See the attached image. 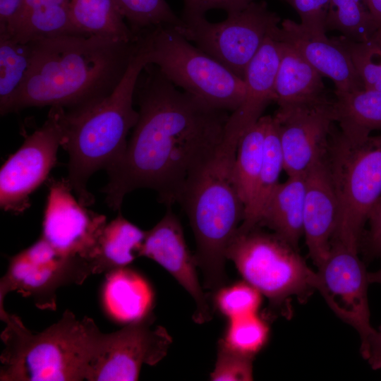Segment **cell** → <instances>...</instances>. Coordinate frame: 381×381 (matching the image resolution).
<instances>
[{"label":"cell","mask_w":381,"mask_h":381,"mask_svg":"<svg viewBox=\"0 0 381 381\" xmlns=\"http://www.w3.org/2000/svg\"><path fill=\"white\" fill-rule=\"evenodd\" d=\"M139 38L126 73L110 95L73 110L56 107L63 133L61 147L69 155L66 180L85 207L95 201L87 189L88 179L98 170L107 171L121 159L127 135L138 120L133 97L140 75L149 64L144 41Z\"/></svg>","instance_id":"obj_3"},{"label":"cell","mask_w":381,"mask_h":381,"mask_svg":"<svg viewBox=\"0 0 381 381\" xmlns=\"http://www.w3.org/2000/svg\"><path fill=\"white\" fill-rule=\"evenodd\" d=\"M284 171L305 175L327 156L334 122L332 100L276 111Z\"/></svg>","instance_id":"obj_15"},{"label":"cell","mask_w":381,"mask_h":381,"mask_svg":"<svg viewBox=\"0 0 381 381\" xmlns=\"http://www.w3.org/2000/svg\"><path fill=\"white\" fill-rule=\"evenodd\" d=\"M338 219V200L325 157L306 174L303 235L318 267L329 255Z\"/></svg>","instance_id":"obj_18"},{"label":"cell","mask_w":381,"mask_h":381,"mask_svg":"<svg viewBox=\"0 0 381 381\" xmlns=\"http://www.w3.org/2000/svg\"><path fill=\"white\" fill-rule=\"evenodd\" d=\"M368 4L377 27L376 35L381 38V0H367Z\"/></svg>","instance_id":"obj_41"},{"label":"cell","mask_w":381,"mask_h":381,"mask_svg":"<svg viewBox=\"0 0 381 381\" xmlns=\"http://www.w3.org/2000/svg\"><path fill=\"white\" fill-rule=\"evenodd\" d=\"M332 110L340 132L352 140H363L381 129V91L334 92Z\"/></svg>","instance_id":"obj_25"},{"label":"cell","mask_w":381,"mask_h":381,"mask_svg":"<svg viewBox=\"0 0 381 381\" xmlns=\"http://www.w3.org/2000/svg\"><path fill=\"white\" fill-rule=\"evenodd\" d=\"M368 248L371 255H381V196L371 208L368 220Z\"/></svg>","instance_id":"obj_39"},{"label":"cell","mask_w":381,"mask_h":381,"mask_svg":"<svg viewBox=\"0 0 381 381\" xmlns=\"http://www.w3.org/2000/svg\"><path fill=\"white\" fill-rule=\"evenodd\" d=\"M63 133L56 107L50 108L43 125L26 137L0 171V206L5 212L22 213L30 195L44 182L56 163Z\"/></svg>","instance_id":"obj_13"},{"label":"cell","mask_w":381,"mask_h":381,"mask_svg":"<svg viewBox=\"0 0 381 381\" xmlns=\"http://www.w3.org/2000/svg\"><path fill=\"white\" fill-rule=\"evenodd\" d=\"M81 35L71 18L70 0H25L13 37L23 42Z\"/></svg>","instance_id":"obj_23"},{"label":"cell","mask_w":381,"mask_h":381,"mask_svg":"<svg viewBox=\"0 0 381 381\" xmlns=\"http://www.w3.org/2000/svg\"><path fill=\"white\" fill-rule=\"evenodd\" d=\"M28 75L2 116L28 107H83L110 95L138 49L139 37L124 42L69 35L31 42Z\"/></svg>","instance_id":"obj_2"},{"label":"cell","mask_w":381,"mask_h":381,"mask_svg":"<svg viewBox=\"0 0 381 381\" xmlns=\"http://www.w3.org/2000/svg\"><path fill=\"white\" fill-rule=\"evenodd\" d=\"M297 12L301 24L318 32L326 33L325 23L329 0H284Z\"/></svg>","instance_id":"obj_36"},{"label":"cell","mask_w":381,"mask_h":381,"mask_svg":"<svg viewBox=\"0 0 381 381\" xmlns=\"http://www.w3.org/2000/svg\"><path fill=\"white\" fill-rule=\"evenodd\" d=\"M172 338L153 326L150 314L111 332H102L87 371L88 381L138 380L143 365H155L167 355Z\"/></svg>","instance_id":"obj_11"},{"label":"cell","mask_w":381,"mask_h":381,"mask_svg":"<svg viewBox=\"0 0 381 381\" xmlns=\"http://www.w3.org/2000/svg\"><path fill=\"white\" fill-rule=\"evenodd\" d=\"M103 300L112 318L129 323L150 314L153 293L142 276L123 267L109 272L104 286Z\"/></svg>","instance_id":"obj_22"},{"label":"cell","mask_w":381,"mask_h":381,"mask_svg":"<svg viewBox=\"0 0 381 381\" xmlns=\"http://www.w3.org/2000/svg\"><path fill=\"white\" fill-rule=\"evenodd\" d=\"M71 20L83 35L133 42L136 36L115 0H70Z\"/></svg>","instance_id":"obj_26"},{"label":"cell","mask_w":381,"mask_h":381,"mask_svg":"<svg viewBox=\"0 0 381 381\" xmlns=\"http://www.w3.org/2000/svg\"><path fill=\"white\" fill-rule=\"evenodd\" d=\"M140 35L149 64L156 66L175 86L229 112L242 103L244 80L194 46L173 27L159 26Z\"/></svg>","instance_id":"obj_7"},{"label":"cell","mask_w":381,"mask_h":381,"mask_svg":"<svg viewBox=\"0 0 381 381\" xmlns=\"http://www.w3.org/2000/svg\"><path fill=\"white\" fill-rule=\"evenodd\" d=\"M275 38L295 48L322 76L330 78L336 91L353 92L364 89L347 50L336 37L310 30L301 23L284 20Z\"/></svg>","instance_id":"obj_17"},{"label":"cell","mask_w":381,"mask_h":381,"mask_svg":"<svg viewBox=\"0 0 381 381\" xmlns=\"http://www.w3.org/2000/svg\"><path fill=\"white\" fill-rule=\"evenodd\" d=\"M254 0H184L183 15H204L206 11L223 9L227 13L239 11Z\"/></svg>","instance_id":"obj_37"},{"label":"cell","mask_w":381,"mask_h":381,"mask_svg":"<svg viewBox=\"0 0 381 381\" xmlns=\"http://www.w3.org/2000/svg\"><path fill=\"white\" fill-rule=\"evenodd\" d=\"M32 42L0 36V112L23 84L32 61Z\"/></svg>","instance_id":"obj_30"},{"label":"cell","mask_w":381,"mask_h":381,"mask_svg":"<svg viewBox=\"0 0 381 381\" xmlns=\"http://www.w3.org/2000/svg\"><path fill=\"white\" fill-rule=\"evenodd\" d=\"M325 30H337L351 40L364 42L373 38L377 27L367 0H329Z\"/></svg>","instance_id":"obj_29"},{"label":"cell","mask_w":381,"mask_h":381,"mask_svg":"<svg viewBox=\"0 0 381 381\" xmlns=\"http://www.w3.org/2000/svg\"><path fill=\"white\" fill-rule=\"evenodd\" d=\"M214 293V306L228 320L257 313L262 302L261 293L245 280L224 285Z\"/></svg>","instance_id":"obj_34"},{"label":"cell","mask_w":381,"mask_h":381,"mask_svg":"<svg viewBox=\"0 0 381 381\" xmlns=\"http://www.w3.org/2000/svg\"><path fill=\"white\" fill-rule=\"evenodd\" d=\"M278 41L280 57L274 85L278 110L328 100L322 75L291 45Z\"/></svg>","instance_id":"obj_20"},{"label":"cell","mask_w":381,"mask_h":381,"mask_svg":"<svg viewBox=\"0 0 381 381\" xmlns=\"http://www.w3.org/2000/svg\"><path fill=\"white\" fill-rule=\"evenodd\" d=\"M241 136L226 124L222 140L191 177L179 202L194 234V257L204 286L214 292L226 284V250L244 217L233 175Z\"/></svg>","instance_id":"obj_4"},{"label":"cell","mask_w":381,"mask_h":381,"mask_svg":"<svg viewBox=\"0 0 381 381\" xmlns=\"http://www.w3.org/2000/svg\"><path fill=\"white\" fill-rule=\"evenodd\" d=\"M135 35L159 26L175 27L181 22L165 0H115Z\"/></svg>","instance_id":"obj_31"},{"label":"cell","mask_w":381,"mask_h":381,"mask_svg":"<svg viewBox=\"0 0 381 381\" xmlns=\"http://www.w3.org/2000/svg\"><path fill=\"white\" fill-rule=\"evenodd\" d=\"M369 283H376L381 284V268L373 272L368 273Z\"/></svg>","instance_id":"obj_42"},{"label":"cell","mask_w":381,"mask_h":381,"mask_svg":"<svg viewBox=\"0 0 381 381\" xmlns=\"http://www.w3.org/2000/svg\"><path fill=\"white\" fill-rule=\"evenodd\" d=\"M140 256L157 262L191 296L195 303V322L202 324L211 320L210 304L198 279L194 255L186 245L180 220L171 207L153 228L145 231Z\"/></svg>","instance_id":"obj_16"},{"label":"cell","mask_w":381,"mask_h":381,"mask_svg":"<svg viewBox=\"0 0 381 381\" xmlns=\"http://www.w3.org/2000/svg\"><path fill=\"white\" fill-rule=\"evenodd\" d=\"M336 38L349 52L364 89L381 91V39L375 35L358 42L344 36Z\"/></svg>","instance_id":"obj_33"},{"label":"cell","mask_w":381,"mask_h":381,"mask_svg":"<svg viewBox=\"0 0 381 381\" xmlns=\"http://www.w3.org/2000/svg\"><path fill=\"white\" fill-rule=\"evenodd\" d=\"M94 274L91 264L80 258L64 256L42 237L13 256L0 282V313L6 295L13 291L31 297L40 309L55 310L56 290L80 284Z\"/></svg>","instance_id":"obj_10"},{"label":"cell","mask_w":381,"mask_h":381,"mask_svg":"<svg viewBox=\"0 0 381 381\" xmlns=\"http://www.w3.org/2000/svg\"><path fill=\"white\" fill-rule=\"evenodd\" d=\"M254 357L241 353L220 339L214 368L210 374L213 381H250L253 380Z\"/></svg>","instance_id":"obj_35"},{"label":"cell","mask_w":381,"mask_h":381,"mask_svg":"<svg viewBox=\"0 0 381 381\" xmlns=\"http://www.w3.org/2000/svg\"><path fill=\"white\" fill-rule=\"evenodd\" d=\"M358 252L332 241L329 255L318 267L316 290L335 315L358 332L360 351L365 358L376 329L370 323L368 272Z\"/></svg>","instance_id":"obj_12"},{"label":"cell","mask_w":381,"mask_h":381,"mask_svg":"<svg viewBox=\"0 0 381 381\" xmlns=\"http://www.w3.org/2000/svg\"><path fill=\"white\" fill-rule=\"evenodd\" d=\"M269 337V325L257 313L229 320L221 339L232 349L255 357L267 344Z\"/></svg>","instance_id":"obj_32"},{"label":"cell","mask_w":381,"mask_h":381,"mask_svg":"<svg viewBox=\"0 0 381 381\" xmlns=\"http://www.w3.org/2000/svg\"><path fill=\"white\" fill-rule=\"evenodd\" d=\"M260 228L237 230L227 248V260L272 306H281L292 296L305 300L316 290L317 272L307 265L298 249Z\"/></svg>","instance_id":"obj_8"},{"label":"cell","mask_w":381,"mask_h":381,"mask_svg":"<svg viewBox=\"0 0 381 381\" xmlns=\"http://www.w3.org/2000/svg\"><path fill=\"white\" fill-rule=\"evenodd\" d=\"M135 93L139 117L121 159L102 189L109 208L120 210L138 188L157 193L166 206L179 203L187 183L222 140L230 113L179 90L153 64Z\"/></svg>","instance_id":"obj_1"},{"label":"cell","mask_w":381,"mask_h":381,"mask_svg":"<svg viewBox=\"0 0 381 381\" xmlns=\"http://www.w3.org/2000/svg\"><path fill=\"white\" fill-rule=\"evenodd\" d=\"M284 170V159L279 129L274 116H270L265 140L264 157L256 191L249 207L244 211L238 230L246 231L258 226L260 215L270 197L279 185Z\"/></svg>","instance_id":"obj_28"},{"label":"cell","mask_w":381,"mask_h":381,"mask_svg":"<svg viewBox=\"0 0 381 381\" xmlns=\"http://www.w3.org/2000/svg\"><path fill=\"white\" fill-rule=\"evenodd\" d=\"M326 160L339 203L332 241L358 250L369 212L381 196V135L352 140L332 134Z\"/></svg>","instance_id":"obj_6"},{"label":"cell","mask_w":381,"mask_h":381,"mask_svg":"<svg viewBox=\"0 0 381 381\" xmlns=\"http://www.w3.org/2000/svg\"><path fill=\"white\" fill-rule=\"evenodd\" d=\"M145 237V231L119 212L106 224L99 236L91 260L94 274L127 267L140 256Z\"/></svg>","instance_id":"obj_24"},{"label":"cell","mask_w":381,"mask_h":381,"mask_svg":"<svg viewBox=\"0 0 381 381\" xmlns=\"http://www.w3.org/2000/svg\"><path fill=\"white\" fill-rule=\"evenodd\" d=\"M306 174L289 176L279 183L260 215L258 226H266L298 249L303 235Z\"/></svg>","instance_id":"obj_21"},{"label":"cell","mask_w":381,"mask_h":381,"mask_svg":"<svg viewBox=\"0 0 381 381\" xmlns=\"http://www.w3.org/2000/svg\"><path fill=\"white\" fill-rule=\"evenodd\" d=\"M25 0H0V36L13 37Z\"/></svg>","instance_id":"obj_38"},{"label":"cell","mask_w":381,"mask_h":381,"mask_svg":"<svg viewBox=\"0 0 381 381\" xmlns=\"http://www.w3.org/2000/svg\"><path fill=\"white\" fill-rule=\"evenodd\" d=\"M48 189L42 238L60 254L80 258L91 264L107 224L106 217L77 200L66 179L49 180Z\"/></svg>","instance_id":"obj_14"},{"label":"cell","mask_w":381,"mask_h":381,"mask_svg":"<svg viewBox=\"0 0 381 381\" xmlns=\"http://www.w3.org/2000/svg\"><path fill=\"white\" fill-rule=\"evenodd\" d=\"M365 359L373 370L381 369V325L369 340Z\"/></svg>","instance_id":"obj_40"},{"label":"cell","mask_w":381,"mask_h":381,"mask_svg":"<svg viewBox=\"0 0 381 381\" xmlns=\"http://www.w3.org/2000/svg\"><path fill=\"white\" fill-rule=\"evenodd\" d=\"M269 117L262 116L242 135L238 143L233 175L244 211L252 202L256 191Z\"/></svg>","instance_id":"obj_27"},{"label":"cell","mask_w":381,"mask_h":381,"mask_svg":"<svg viewBox=\"0 0 381 381\" xmlns=\"http://www.w3.org/2000/svg\"><path fill=\"white\" fill-rule=\"evenodd\" d=\"M279 57V42L275 37H270L247 67L243 100L230 113L228 119L243 133L262 116L271 102L276 101L274 85Z\"/></svg>","instance_id":"obj_19"},{"label":"cell","mask_w":381,"mask_h":381,"mask_svg":"<svg viewBox=\"0 0 381 381\" xmlns=\"http://www.w3.org/2000/svg\"><path fill=\"white\" fill-rule=\"evenodd\" d=\"M174 30L244 80L246 71L265 40L275 37L280 18L265 1H253L219 23L204 15H182Z\"/></svg>","instance_id":"obj_9"},{"label":"cell","mask_w":381,"mask_h":381,"mask_svg":"<svg viewBox=\"0 0 381 381\" xmlns=\"http://www.w3.org/2000/svg\"><path fill=\"white\" fill-rule=\"evenodd\" d=\"M1 334V381H80L86 378L102 332L94 320H79L69 310L41 332L33 333L20 318L5 310Z\"/></svg>","instance_id":"obj_5"}]
</instances>
